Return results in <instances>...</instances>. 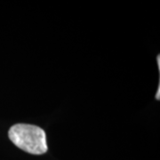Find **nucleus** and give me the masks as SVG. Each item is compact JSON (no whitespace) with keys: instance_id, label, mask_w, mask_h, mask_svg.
I'll return each mask as SVG.
<instances>
[{"instance_id":"1","label":"nucleus","mask_w":160,"mask_h":160,"mask_svg":"<svg viewBox=\"0 0 160 160\" xmlns=\"http://www.w3.org/2000/svg\"><path fill=\"white\" fill-rule=\"evenodd\" d=\"M8 136L19 149L32 155H42L48 149L45 131L39 126L16 124L9 129Z\"/></svg>"},{"instance_id":"2","label":"nucleus","mask_w":160,"mask_h":160,"mask_svg":"<svg viewBox=\"0 0 160 160\" xmlns=\"http://www.w3.org/2000/svg\"><path fill=\"white\" fill-rule=\"evenodd\" d=\"M160 86H158V92L156 93V99L157 100H159L160 99Z\"/></svg>"},{"instance_id":"3","label":"nucleus","mask_w":160,"mask_h":160,"mask_svg":"<svg viewBox=\"0 0 160 160\" xmlns=\"http://www.w3.org/2000/svg\"><path fill=\"white\" fill-rule=\"evenodd\" d=\"M157 61H158V69H160V55H159V54L158 55V58H157Z\"/></svg>"}]
</instances>
